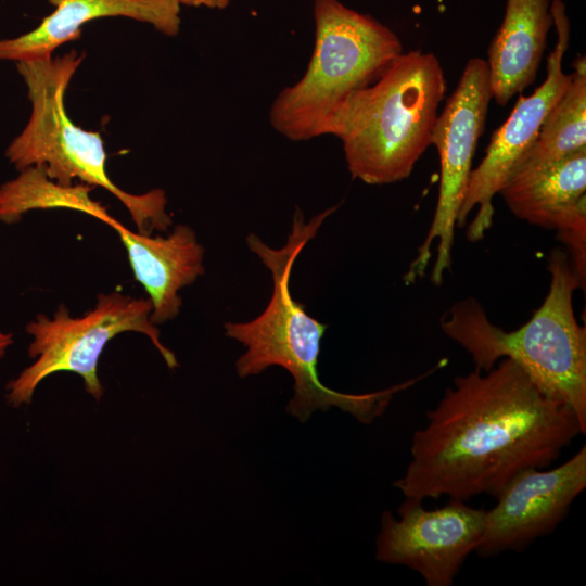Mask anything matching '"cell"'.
Here are the masks:
<instances>
[{
  "instance_id": "obj_11",
  "label": "cell",
  "mask_w": 586,
  "mask_h": 586,
  "mask_svg": "<svg viewBox=\"0 0 586 586\" xmlns=\"http://www.w3.org/2000/svg\"><path fill=\"white\" fill-rule=\"evenodd\" d=\"M585 488L586 445L553 469L522 470L498 494L495 507L485 511L484 530L474 552L489 558L522 551L555 531Z\"/></svg>"
},
{
  "instance_id": "obj_9",
  "label": "cell",
  "mask_w": 586,
  "mask_h": 586,
  "mask_svg": "<svg viewBox=\"0 0 586 586\" xmlns=\"http://www.w3.org/2000/svg\"><path fill=\"white\" fill-rule=\"evenodd\" d=\"M550 12L557 30V43L548 55L546 79L531 95H520L507 120L493 133L485 156L470 173L457 226L463 227L468 215L477 208L467 229V239L471 242L482 240L492 227L495 214L493 198L499 193L512 170L536 140L545 117L571 80V74L562 71V61L570 39L565 4L562 0H551Z\"/></svg>"
},
{
  "instance_id": "obj_7",
  "label": "cell",
  "mask_w": 586,
  "mask_h": 586,
  "mask_svg": "<svg viewBox=\"0 0 586 586\" xmlns=\"http://www.w3.org/2000/svg\"><path fill=\"white\" fill-rule=\"evenodd\" d=\"M150 298H132L119 292L100 293L92 310L72 318L60 305L52 318L38 315L26 326L34 340L28 347L36 361L7 385V399L13 407L31 402L38 384L52 373L68 371L80 375L86 391L101 399L103 387L97 366L105 345L122 332L145 334L170 369L178 366L175 354L162 342L160 330L150 320Z\"/></svg>"
},
{
  "instance_id": "obj_3",
  "label": "cell",
  "mask_w": 586,
  "mask_h": 586,
  "mask_svg": "<svg viewBox=\"0 0 586 586\" xmlns=\"http://www.w3.org/2000/svg\"><path fill=\"white\" fill-rule=\"evenodd\" d=\"M549 291L531 319L512 331L493 324L472 298L455 303L441 328L486 372L508 358L547 397L570 406L586 429V329L574 315L573 293L582 284L569 254L553 249L548 259Z\"/></svg>"
},
{
  "instance_id": "obj_12",
  "label": "cell",
  "mask_w": 586,
  "mask_h": 586,
  "mask_svg": "<svg viewBox=\"0 0 586 586\" xmlns=\"http://www.w3.org/2000/svg\"><path fill=\"white\" fill-rule=\"evenodd\" d=\"M520 219L558 234L586 232V146L545 166H518L499 193Z\"/></svg>"
},
{
  "instance_id": "obj_13",
  "label": "cell",
  "mask_w": 586,
  "mask_h": 586,
  "mask_svg": "<svg viewBox=\"0 0 586 586\" xmlns=\"http://www.w3.org/2000/svg\"><path fill=\"white\" fill-rule=\"evenodd\" d=\"M55 10L35 29L0 40V60L36 61L52 58L60 46L77 40L93 20L124 16L152 25L175 37L180 30L179 0H47Z\"/></svg>"
},
{
  "instance_id": "obj_10",
  "label": "cell",
  "mask_w": 586,
  "mask_h": 586,
  "mask_svg": "<svg viewBox=\"0 0 586 586\" xmlns=\"http://www.w3.org/2000/svg\"><path fill=\"white\" fill-rule=\"evenodd\" d=\"M485 511L453 499L429 510L406 498L399 519L390 511L381 517L377 559L413 570L428 586H451L482 536Z\"/></svg>"
},
{
  "instance_id": "obj_5",
  "label": "cell",
  "mask_w": 586,
  "mask_h": 586,
  "mask_svg": "<svg viewBox=\"0 0 586 586\" xmlns=\"http://www.w3.org/2000/svg\"><path fill=\"white\" fill-rule=\"evenodd\" d=\"M315 44L303 77L273 100L269 120L291 141L330 135L335 115L403 53L398 36L339 0H315Z\"/></svg>"
},
{
  "instance_id": "obj_17",
  "label": "cell",
  "mask_w": 586,
  "mask_h": 586,
  "mask_svg": "<svg viewBox=\"0 0 586 586\" xmlns=\"http://www.w3.org/2000/svg\"><path fill=\"white\" fill-rule=\"evenodd\" d=\"M571 80L545 117L518 166H545L586 146V58L573 63Z\"/></svg>"
},
{
  "instance_id": "obj_18",
  "label": "cell",
  "mask_w": 586,
  "mask_h": 586,
  "mask_svg": "<svg viewBox=\"0 0 586 586\" xmlns=\"http://www.w3.org/2000/svg\"><path fill=\"white\" fill-rule=\"evenodd\" d=\"M179 2L192 7L205 5L211 9H225L230 0H179Z\"/></svg>"
},
{
  "instance_id": "obj_2",
  "label": "cell",
  "mask_w": 586,
  "mask_h": 586,
  "mask_svg": "<svg viewBox=\"0 0 586 586\" xmlns=\"http://www.w3.org/2000/svg\"><path fill=\"white\" fill-rule=\"evenodd\" d=\"M337 207L324 209L308 222L296 207L291 232L280 249L270 247L253 233L246 237L249 249L271 272L272 294L258 317L246 322H226L224 328L228 337L246 347L235 362L239 377L259 374L271 366L291 373L294 394L286 406L291 416L304 422L318 409L337 407L369 424L383 415L397 393L426 378L430 371L388 388L362 394L337 392L320 381L318 358L328 326L309 316L304 305L293 298L290 279L297 256Z\"/></svg>"
},
{
  "instance_id": "obj_6",
  "label": "cell",
  "mask_w": 586,
  "mask_h": 586,
  "mask_svg": "<svg viewBox=\"0 0 586 586\" xmlns=\"http://www.w3.org/2000/svg\"><path fill=\"white\" fill-rule=\"evenodd\" d=\"M84 58L85 54L72 50L56 58L17 62L31 113L23 131L8 146L5 156L18 170L43 166L47 175L62 186H72L74 179H79L105 189L128 209L141 234L166 231L173 219L166 213L164 190L130 194L119 189L106 173L101 133L82 129L66 114L65 92Z\"/></svg>"
},
{
  "instance_id": "obj_19",
  "label": "cell",
  "mask_w": 586,
  "mask_h": 586,
  "mask_svg": "<svg viewBox=\"0 0 586 586\" xmlns=\"http://www.w3.org/2000/svg\"><path fill=\"white\" fill-rule=\"evenodd\" d=\"M13 343V335L11 333H1L0 332V358H2Z\"/></svg>"
},
{
  "instance_id": "obj_1",
  "label": "cell",
  "mask_w": 586,
  "mask_h": 586,
  "mask_svg": "<svg viewBox=\"0 0 586 586\" xmlns=\"http://www.w3.org/2000/svg\"><path fill=\"white\" fill-rule=\"evenodd\" d=\"M425 417L406 472L394 482L406 498L421 501L496 498L515 474L549 467L586 433L570 406L545 396L508 358L485 373L455 378Z\"/></svg>"
},
{
  "instance_id": "obj_15",
  "label": "cell",
  "mask_w": 586,
  "mask_h": 586,
  "mask_svg": "<svg viewBox=\"0 0 586 586\" xmlns=\"http://www.w3.org/2000/svg\"><path fill=\"white\" fill-rule=\"evenodd\" d=\"M551 0H507L502 22L488 48L492 99L506 105L535 81L548 33Z\"/></svg>"
},
{
  "instance_id": "obj_16",
  "label": "cell",
  "mask_w": 586,
  "mask_h": 586,
  "mask_svg": "<svg viewBox=\"0 0 586 586\" xmlns=\"http://www.w3.org/2000/svg\"><path fill=\"white\" fill-rule=\"evenodd\" d=\"M0 187V221L11 225L33 209L68 208L92 216L114 227L118 220L90 196L94 188L87 183L62 186L52 180L41 165L28 166Z\"/></svg>"
},
{
  "instance_id": "obj_14",
  "label": "cell",
  "mask_w": 586,
  "mask_h": 586,
  "mask_svg": "<svg viewBox=\"0 0 586 586\" xmlns=\"http://www.w3.org/2000/svg\"><path fill=\"white\" fill-rule=\"evenodd\" d=\"M124 244L136 280L152 303L150 320L161 324L175 319L181 308L179 291L205 272L204 247L187 225L167 237L132 232L119 221L113 227Z\"/></svg>"
},
{
  "instance_id": "obj_8",
  "label": "cell",
  "mask_w": 586,
  "mask_h": 586,
  "mask_svg": "<svg viewBox=\"0 0 586 586\" xmlns=\"http://www.w3.org/2000/svg\"><path fill=\"white\" fill-rule=\"evenodd\" d=\"M492 100L486 60L471 58L458 85L437 116L432 144L440 155L438 199L428 234L404 277L406 284L422 278L438 241L431 280L440 285L451 266V250L459 209L464 200L472 158L486 123Z\"/></svg>"
},
{
  "instance_id": "obj_4",
  "label": "cell",
  "mask_w": 586,
  "mask_h": 586,
  "mask_svg": "<svg viewBox=\"0 0 586 586\" xmlns=\"http://www.w3.org/2000/svg\"><path fill=\"white\" fill-rule=\"evenodd\" d=\"M447 89L431 52L400 53L370 85L355 91L335 115L330 135L342 141L347 169L367 184L408 178L432 145Z\"/></svg>"
}]
</instances>
